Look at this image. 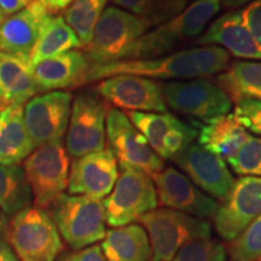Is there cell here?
Here are the masks:
<instances>
[{"label":"cell","mask_w":261,"mask_h":261,"mask_svg":"<svg viewBox=\"0 0 261 261\" xmlns=\"http://www.w3.org/2000/svg\"><path fill=\"white\" fill-rule=\"evenodd\" d=\"M230 65V56L218 46H200L175 51L155 58L123 60L91 65L86 83L117 75H135L146 79L190 80L220 74Z\"/></svg>","instance_id":"obj_1"},{"label":"cell","mask_w":261,"mask_h":261,"mask_svg":"<svg viewBox=\"0 0 261 261\" xmlns=\"http://www.w3.org/2000/svg\"><path fill=\"white\" fill-rule=\"evenodd\" d=\"M220 8V0H196L174 18L142 35L130 47L126 60L165 56L191 39L200 37Z\"/></svg>","instance_id":"obj_2"},{"label":"cell","mask_w":261,"mask_h":261,"mask_svg":"<svg viewBox=\"0 0 261 261\" xmlns=\"http://www.w3.org/2000/svg\"><path fill=\"white\" fill-rule=\"evenodd\" d=\"M47 210L58 232L71 249H83L106 237L107 219L102 200L63 194Z\"/></svg>","instance_id":"obj_3"},{"label":"cell","mask_w":261,"mask_h":261,"mask_svg":"<svg viewBox=\"0 0 261 261\" xmlns=\"http://www.w3.org/2000/svg\"><path fill=\"white\" fill-rule=\"evenodd\" d=\"M138 221L149 236L151 261H171L184 244L212 236L207 220L169 208L149 212Z\"/></svg>","instance_id":"obj_4"},{"label":"cell","mask_w":261,"mask_h":261,"mask_svg":"<svg viewBox=\"0 0 261 261\" xmlns=\"http://www.w3.org/2000/svg\"><path fill=\"white\" fill-rule=\"evenodd\" d=\"M5 240L19 261H56L63 250L56 224L46 211L37 207L12 217Z\"/></svg>","instance_id":"obj_5"},{"label":"cell","mask_w":261,"mask_h":261,"mask_svg":"<svg viewBox=\"0 0 261 261\" xmlns=\"http://www.w3.org/2000/svg\"><path fill=\"white\" fill-rule=\"evenodd\" d=\"M145 33L144 24L135 15L110 6L97 22L85 55L91 65L123 61L133 44Z\"/></svg>","instance_id":"obj_6"},{"label":"cell","mask_w":261,"mask_h":261,"mask_svg":"<svg viewBox=\"0 0 261 261\" xmlns=\"http://www.w3.org/2000/svg\"><path fill=\"white\" fill-rule=\"evenodd\" d=\"M34 207L47 210L64 194L69 179V158L61 140L39 146L23 161Z\"/></svg>","instance_id":"obj_7"},{"label":"cell","mask_w":261,"mask_h":261,"mask_svg":"<svg viewBox=\"0 0 261 261\" xmlns=\"http://www.w3.org/2000/svg\"><path fill=\"white\" fill-rule=\"evenodd\" d=\"M121 171L112 192L103 201L107 224L112 227L138 221L159 205L155 184L148 174L133 168Z\"/></svg>","instance_id":"obj_8"},{"label":"cell","mask_w":261,"mask_h":261,"mask_svg":"<svg viewBox=\"0 0 261 261\" xmlns=\"http://www.w3.org/2000/svg\"><path fill=\"white\" fill-rule=\"evenodd\" d=\"M106 135L108 148L112 150L121 169L133 168L149 177L163 169V160L150 148L144 136L121 110L107 109Z\"/></svg>","instance_id":"obj_9"},{"label":"cell","mask_w":261,"mask_h":261,"mask_svg":"<svg viewBox=\"0 0 261 261\" xmlns=\"http://www.w3.org/2000/svg\"><path fill=\"white\" fill-rule=\"evenodd\" d=\"M106 104L99 94L84 91L71 103L65 150L71 158L79 159L106 149Z\"/></svg>","instance_id":"obj_10"},{"label":"cell","mask_w":261,"mask_h":261,"mask_svg":"<svg viewBox=\"0 0 261 261\" xmlns=\"http://www.w3.org/2000/svg\"><path fill=\"white\" fill-rule=\"evenodd\" d=\"M161 90L166 104L173 110L203 122L228 114L232 107L226 92L204 77L167 81L161 84Z\"/></svg>","instance_id":"obj_11"},{"label":"cell","mask_w":261,"mask_h":261,"mask_svg":"<svg viewBox=\"0 0 261 261\" xmlns=\"http://www.w3.org/2000/svg\"><path fill=\"white\" fill-rule=\"evenodd\" d=\"M73 97L65 91H51L33 97L24 106V121L35 149L61 140L68 129Z\"/></svg>","instance_id":"obj_12"},{"label":"cell","mask_w":261,"mask_h":261,"mask_svg":"<svg viewBox=\"0 0 261 261\" xmlns=\"http://www.w3.org/2000/svg\"><path fill=\"white\" fill-rule=\"evenodd\" d=\"M172 161L196 187L214 200L224 201L236 181L223 158L196 143L182 149Z\"/></svg>","instance_id":"obj_13"},{"label":"cell","mask_w":261,"mask_h":261,"mask_svg":"<svg viewBox=\"0 0 261 261\" xmlns=\"http://www.w3.org/2000/svg\"><path fill=\"white\" fill-rule=\"evenodd\" d=\"M214 215L215 231L232 242L261 213V177H241Z\"/></svg>","instance_id":"obj_14"},{"label":"cell","mask_w":261,"mask_h":261,"mask_svg":"<svg viewBox=\"0 0 261 261\" xmlns=\"http://www.w3.org/2000/svg\"><path fill=\"white\" fill-rule=\"evenodd\" d=\"M155 184L159 204L169 210L192 215L198 219L214 218L219 210V203L204 194L174 167L163 168L161 172L150 177Z\"/></svg>","instance_id":"obj_15"},{"label":"cell","mask_w":261,"mask_h":261,"mask_svg":"<svg viewBox=\"0 0 261 261\" xmlns=\"http://www.w3.org/2000/svg\"><path fill=\"white\" fill-rule=\"evenodd\" d=\"M96 92L112 106L127 112H167L161 85L146 77L135 75L107 77L97 85Z\"/></svg>","instance_id":"obj_16"},{"label":"cell","mask_w":261,"mask_h":261,"mask_svg":"<svg viewBox=\"0 0 261 261\" xmlns=\"http://www.w3.org/2000/svg\"><path fill=\"white\" fill-rule=\"evenodd\" d=\"M137 129L144 136L154 151L162 160H172L182 149L194 143L197 130L171 113L126 114Z\"/></svg>","instance_id":"obj_17"},{"label":"cell","mask_w":261,"mask_h":261,"mask_svg":"<svg viewBox=\"0 0 261 261\" xmlns=\"http://www.w3.org/2000/svg\"><path fill=\"white\" fill-rule=\"evenodd\" d=\"M117 178L116 159L112 150L106 148L74 160L69 171L68 191L70 195L103 200L112 192Z\"/></svg>","instance_id":"obj_18"},{"label":"cell","mask_w":261,"mask_h":261,"mask_svg":"<svg viewBox=\"0 0 261 261\" xmlns=\"http://www.w3.org/2000/svg\"><path fill=\"white\" fill-rule=\"evenodd\" d=\"M192 44L218 46L234 57L247 61H261V51L244 23L241 10L228 11L215 19Z\"/></svg>","instance_id":"obj_19"},{"label":"cell","mask_w":261,"mask_h":261,"mask_svg":"<svg viewBox=\"0 0 261 261\" xmlns=\"http://www.w3.org/2000/svg\"><path fill=\"white\" fill-rule=\"evenodd\" d=\"M52 14L40 2H32L0 24V51L29 57L45 21Z\"/></svg>","instance_id":"obj_20"},{"label":"cell","mask_w":261,"mask_h":261,"mask_svg":"<svg viewBox=\"0 0 261 261\" xmlns=\"http://www.w3.org/2000/svg\"><path fill=\"white\" fill-rule=\"evenodd\" d=\"M90 62L85 52L70 50L34 67V79L40 92L63 91L86 83Z\"/></svg>","instance_id":"obj_21"},{"label":"cell","mask_w":261,"mask_h":261,"mask_svg":"<svg viewBox=\"0 0 261 261\" xmlns=\"http://www.w3.org/2000/svg\"><path fill=\"white\" fill-rule=\"evenodd\" d=\"M35 150L24 121V104L0 110V165L17 166Z\"/></svg>","instance_id":"obj_22"},{"label":"cell","mask_w":261,"mask_h":261,"mask_svg":"<svg viewBox=\"0 0 261 261\" xmlns=\"http://www.w3.org/2000/svg\"><path fill=\"white\" fill-rule=\"evenodd\" d=\"M39 92L29 57L0 51V103L24 104Z\"/></svg>","instance_id":"obj_23"},{"label":"cell","mask_w":261,"mask_h":261,"mask_svg":"<svg viewBox=\"0 0 261 261\" xmlns=\"http://www.w3.org/2000/svg\"><path fill=\"white\" fill-rule=\"evenodd\" d=\"M197 136L198 144L219 155L228 163L237 155L249 133L238 122L233 114L228 113L202 125Z\"/></svg>","instance_id":"obj_24"},{"label":"cell","mask_w":261,"mask_h":261,"mask_svg":"<svg viewBox=\"0 0 261 261\" xmlns=\"http://www.w3.org/2000/svg\"><path fill=\"white\" fill-rule=\"evenodd\" d=\"M100 248L106 261H151L149 236L138 224L108 230Z\"/></svg>","instance_id":"obj_25"},{"label":"cell","mask_w":261,"mask_h":261,"mask_svg":"<svg viewBox=\"0 0 261 261\" xmlns=\"http://www.w3.org/2000/svg\"><path fill=\"white\" fill-rule=\"evenodd\" d=\"M81 42L73 29L68 25L62 16H50L37 39L34 47L29 55L33 67L58 55L81 47Z\"/></svg>","instance_id":"obj_26"},{"label":"cell","mask_w":261,"mask_h":261,"mask_svg":"<svg viewBox=\"0 0 261 261\" xmlns=\"http://www.w3.org/2000/svg\"><path fill=\"white\" fill-rule=\"evenodd\" d=\"M221 87L232 102L241 98L261 100V62L236 61L217 77Z\"/></svg>","instance_id":"obj_27"},{"label":"cell","mask_w":261,"mask_h":261,"mask_svg":"<svg viewBox=\"0 0 261 261\" xmlns=\"http://www.w3.org/2000/svg\"><path fill=\"white\" fill-rule=\"evenodd\" d=\"M33 194L21 166L0 165V210L15 217L32 207Z\"/></svg>","instance_id":"obj_28"},{"label":"cell","mask_w":261,"mask_h":261,"mask_svg":"<svg viewBox=\"0 0 261 261\" xmlns=\"http://www.w3.org/2000/svg\"><path fill=\"white\" fill-rule=\"evenodd\" d=\"M115 5L135 15L146 29L161 25L178 16L188 0H112Z\"/></svg>","instance_id":"obj_29"},{"label":"cell","mask_w":261,"mask_h":261,"mask_svg":"<svg viewBox=\"0 0 261 261\" xmlns=\"http://www.w3.org/2000/svg\"><path fill=\"white\" fill-rule=\"evenodd\" d=\"M108 0H74L64 12V19L86 47L92 39L94 27L106 10Z\"/></svg>","instance_id":"obj_30"},{"label":"cell","mask_w":261,"mask_h":261,"mask_svg":"<svg viewBox=\"0 0 261 261\" xmlns=\"http://www.w3.org/2000/svg\"><path fill=\"white\" fill-rule=\"evenodd\" d=\"M230 261L261 259V213L228 247Z\"/></svg>","instance_id":"obj_31"},{"label":"cell","mask_w":261,"mask_h":261,"mask_svg":"<svg viewBox=\"0 0 261 261\" xmlns=\"http://www.w3.org/2000/svg\"><path fill=\"white\" fill-rule=\"evenodd\" d=\"M224 244L212 238H200L184 244L171 261H226Z\"/></svg>","instance_id":"obj_32"},{"label":"cell","mask_w":261,"mask_h":261,"mask_svg":"<svg viewBox=\"0 0 261 261\" xmlns=\"http://www.w3.org/2000/svg\"><path fill=\"white\" fill-rule=\"evenodd\" d=\"M228 165L238 175L261 177V138L248 136L244 144Z\"/></svg>","instance_id":"obj_33"},{"label":"cell","mask_w":261,"mask_h":261,"mask_svg":"<svg viewBox=\"0 0 261 261\" xmlns=\"http://www.w3.org/2000/svg\"><path fill=\"white\" fill-rule=\"evenodd\" d=\"M234 107L233 115L244 128L261 138V100L241 98Z\"/></svg>","instance_id":"obj_34"},{"label":"cell","mask_w":261,"mask_h":261,"mask_svg":"<svg viewBox=\"0 0 261 261\" xmlns=\"http://www.w3.org/2000/svg\"><path fill=\"white\" fill-rule=\"evenodd\" d=\"M241 12L248 31L250 32L261 51V0H254L241 10Z\"/></svg>","instance_id":"obj_35"},{"label":"cell","mask_w":261,"mask_h":261,"mask_svg":"<svg viewBox=\"0 0 261 261\" xmlns=\"http://www.w3.org/2000/svg\"><path fill=\"white\" fill-rule=\"evenodd\" d=\"M57 261H106L102 248L98 244H92L83 249L65 253Z\"/></svg>","instance_id":"obj_36"},{"label":"cell","mask_w":261,"mask_h":261,"mask_svg":"<svg viewBox=\"0 0 261 261\" xmlns=\"http://www.w3.org/2000/svg\"><path fill=\"white\" fill-rule=\"evenodd\" d=\"M33 0H0V9L4 16H11L27 8Z\"/></svg>","instance_id":"obj_37"},{"label":"cell","mask_w":261,"mask_h":261,"mask_svg":"<svg viewBox=\"0 0 261 261\" xmlns=\"http://www.w3.org/2000/svg\"><path fill=\"white\" fill-rule=\"evenodd\" d=\"M33 2H40L50 11V14H56L58 11L67 9L74 0H33Z\"/></svg>","instance_id":"obj_38"},{"label":"cell","mask_w":261,"mask_h":261,"mask_svg":"<svg viewBox=\"0 0 261 261\" xmlns=\"http://www.w3.org/2000/svg\"><path fill=\"white\" fill-rule=\"evenodd\" d=\"M0 261H19L12 247L5 238H0Z\"/></svg>","instance_id":"obj_39"},{"label":"cell","mask_w":261,"mask_h":261,"mask_svg":"<svg viewBox=\"0 0 261 261\" xmlns=\"http://www.w3.org/2000/svg\"><path fill=\"white\" fill-rule=\"evenodd\" d=\"M10 225V219L4 212L0 210V238H5Z\"/></svg>","instance_id":"obj_40"},{"label":"cell","mask_w":261,"mask_h":261,"mask_svg":"<svg viewBox=\"0 0 261 261\" xmlns=\"http://www.w3.org/2000/svg\"><path fill=\"white\" fill-rule=\"evenodd\" d=\"M249 2H252V0H220V5L224 6V8L233 9L237 8V6L247 4Z\"/></svg>","instance_id":"obj_41"},{"label":"cell","mask_w":261,"mask_h":261,"mask_svg":"<svg viewBox=\"0 0 261 261\" xmlns=\"http://www.w3.org/2000/svg\"><path fill=\"white\" fill-rule=\"evenodd\" d=\"M3 21H4V15H3V12H2V9H0V24L3 23Z\"/></svg>","instance_id":"obj_42"}]
</instances>
